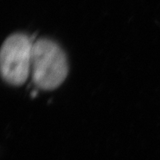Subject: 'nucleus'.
Segmentation results:
<instances>
[{
	"label": "nucleus",
	"mask_w": 160,
	"mask_h": 160,
	"mask_svg": "<svg viewBox=\"0 0 160 160\" xmlns=\"http://www.w3.org/2000/svg\"><path fill=\"white\" fill-rule=\"evenodd\" d=\"M31 71L33 82L38 88L54 90L63 83L68 73L67 57L56 42L41 38L33 44Z\"/></svg>",
	"instance_id": "nucleus-1"
},
{
	"label": "nucleus",
	"mask_w": 160,
	"mask_h": 160,
	"mask_svg": "<svg viewBox=\"0 0 160 160\" xmlns=\"http://www.w3.org/2000/svg\"><path fill=\"white\" fill-rule=\"evenodd\" d=\"M33 42L28 35L15 33L9 36L2 46L1 73L9 85L21 86L27 81L31 68Z\"/></svg>",
	"instance_id": "nucleus-2"
}]
</instances>
